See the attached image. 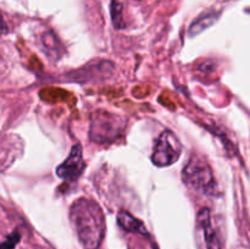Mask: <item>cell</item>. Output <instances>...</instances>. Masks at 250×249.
<instances>
[{
  "label": "cell",
  "instance_id": "5",
  "mask_svg": "<svg viewBox=\"0 0 250 249\" xmlns=\"http://www.w3.org/2000/svg\"><path fill=\"white\" fill-rule=\"evenodd\" d=\"M197 233L202 249H224L222 241L212 224L211 214L208 208H203L198 212Z\"/></svg>",
  "mask_w": 250,
  "mask_h": 249
},
{
  "label": "cell",
  "instance_id": "2",
  "mask_svg": "<svg viewBox=\"0 0 250 249\" xmlns=\"http://www.w3.org/2000/svg\"><path fill=\"white\" fill-rule=\"evenodd\" d=\"M182 180L195 192H200L207 195L215 194L216 182H215L214 173L209 164L199 156L193 155L189 159L187 165L182 170Z\"/></svg>",
  "mask_w": 250,
  "mask_h": 249
},
{
  "label": "cell",
  "instance_id": "1",
  "mask_svg": "<svg viewBox=\"0 0 250 249\" xmlns=\"http://www.w3.org/2000/svg\"><path fill=\"white\" fill-rule=\"evenodd\" d=\"M70 217L78 239L85 249H98L105 236V219L94 200L81 198L72 204Z\"/></svg>",
  "mask_w": 250,
  "mask_h": 249
},
{
  "label": "cell",
  "instance_id": "3",
  "mask_svg": "<svg viewBox=\"0 0 250 249\" xmlns=\"http://www.w3.org/2000/svg\"><path fill=\"white\" fill-rule=\"evenodd\" d=\"M125 127L124 120L115 114L98 111L93 114L90 120L89 134L92 141L106 143L117 138Z\"/></svg>",
  "mask_w": 250,
  "mask_h": 249
},
{
  "label": "cell",
  "instance_id": "7",
  "mask_svg": "<svg viewBox=\"0 0 250 249\" xmlns=\"http://www.w3.org/2000/svg\"><path fill=\"white\" fill-rule=\"evenodd\" d=\"M117 220H119L120 226L128 232H134V233H146V229L144 227L143 222L137 220L136 217L132 216L129 212L127 211H121L117 216Z\"/></svg>",
  "mask_w": 250,
  "mask_h": 249
},
{
  "label": "cell",
  "instance_id": "8",
  "mask_svg": "<svg viewBox=\"0 0 250 249\" xmlns=\"http://www.w3.org/2000/svg\"><path fill=\"white\" fill-rule=\"evenodd\" d=\"M217 19V15L214 14V12H210V14L203 15L199 19L195 20L192 24H190L189 33L190 36H197V34L202 33L204 29L209 28Z\"/></svg>",
  "mask_w": 250,
  "mask_h": 249
},
{
  "label": "cell",
  "instance_id": "10",
  "mask_svg": "<svg viewBox=\"0 0 250 249\" xmlns=\"http://www.w3.org/2000/svg\"><path fill=\"white\" fill-rule=\"evenodd\" d=\"M42 43H43L44 48L48 50V54L54 53V51H58L59 42L51 32H48V33L43 34V37H42Z\"/></svg>",
  "mask_w": 250,
  "mask_h": 249
},
{
  "label": "cell",
  "instance_id": "4",
  "mask_svg": "<svg viewBox=\"0 0 250 249\" xmlns=\"http://www.w3.org/2000/svg\"><path fill=\"white\" fill-rule=\"evenodd\" d=\"M181 151H182V145L180 139L172 131L166 129L156 139L151 154V161L159 167L170 166L180 159Z\"/></svg>",
  "mask_w": 250,
  "mask_h": 249
},
{
  "label": "cell",
  "instance_id": "12",
  "mask_svg": "<svg viewBox=\"0 0 250 249\" xmlns=\"http://www.w3.org/2000/svg\"><path fill=\"white\" fill-rule=\"evenodd\" d=\"M236 249H250V247L246 246V244H239V246L236 247Z\"/></svg>",
  "mask_w": 250,
  "mask_h": 249
},
{
  "label": "cell",
  "instance_id": "11",
  "mask_svg": "<svg viewBox=\"0 0 250 249\" xmlns=\"http://www.w3.org/2000/svg\"><path fill=\"white\" fill-rule=\"evenodd\" d=\"M19 241H20V234L17 233V232H14V233L10 234V236L2 242L1 249H14Z\"/></svg>",
  "mask_w": 250,
  "mask_h": 249
},
{
  "label": "cell",
  "instance_id": "6",
  "mask_svg": "<svg viewBox=\"0 0 250 249\" xmlns=\"http://www.w3.org/2000/svg\"><path fill=\"white\" fill-rule=\"evenodd\" d=\"M84 168L82 146L76 144L72 146L67 158L56 167V175L59 178L66 181H73L78 178Z\"/></svg>",
  "mask_w": 250,
  "mask_h": 249
},
{
  "label": "cell",
  "instance_id": "9",
  "mask_svg": "<svg viewBox=\"0 0 250 249\" xmlns=\"http://www.w3.org/2000/svg\"><path fill=\"white\" fill-rule=\"evenodd\" d=\"M111 17L116 28H124V19H122V4L117 0L111 2Z\"/></svg>",
  "mask_w": 250,
  "mask_h": 249
}]
</instances>
